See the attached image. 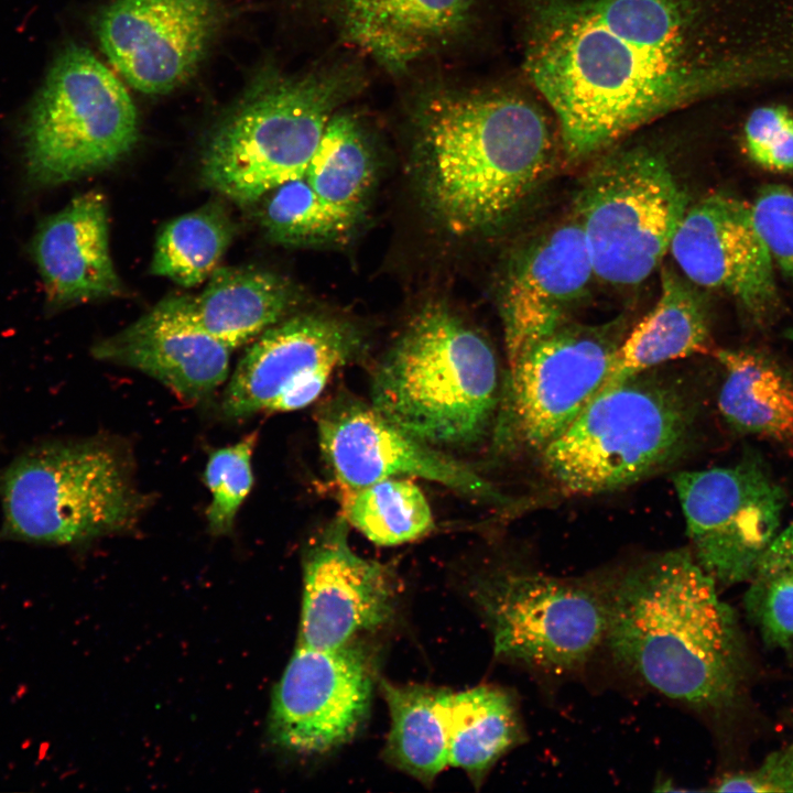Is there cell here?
Returning <instances> with one entry per match:
<instances>
[{
	"label": "cell",
	"instance_id": "836d02e7",
	"mask_svg": "<svg viewBox=\"0 0 793 793\" xmlns=\"http://www.w3.org/2000/svg\"><path fill=\"white\" fill-rule=\"evenodd\" d=\"M743 143L760 167L774 173L793 171V115L784 106L754 109L743 127Z\"/></svg>",
	"mask_w": 793,
	"mask_h": 793
},
{
	"label": "cell",
	"instance_id": "9c48e42d",
	"mask_svg": "<svg viewBox=\"0 0 793 793\" xmlns=\"http://www.w3.org/2000/svg\"><path fill=\"white\" fill-rule=\"evenodd\" d=\"M688 207L660 150L636 144L606 153L583 178L573 210L595 276L615 286L643 282L669 252Z\"/></svg>",
	"mask_w": 793,
	"mask_h": 793
},
{
	"label": "cell",
	"instance_id": "5b68a950",
	"mask_svg": "<svg viewBox=\"0 0 793 793\" xmlns=\"http://www.w3.org/2000/svg\"><path fill=\"white\" fill-rule=\"evenodd\" d=\"M363 79L352 62L301 74L264 70L214 130L202 159L204 184L248 206L302 177L329 119Z\"/></svg>",
	"mask_w": 793,
	"mask_h": 793
},
{
	"label": "cell",
	"instance_id": "8fae6325",
	"mask_svg": "<svg viewBox=\"0 0 793 793\" xmlns=\"http://www.w3.org/2000/svg\"><path fill=\"white\" fill-rule=\"evenodd\" d=\"M627 333L569 319L524 349L508 365L500 430L540 454L598 394Z\"/></svg>",
	"mask_w": 793,
	"mask_h": 793
},
{
	"label": "cell",
	"instance_id": "d6986e66",
	"mask_svg": "<svg viewBox=\"0 0 793 793\" xmlns=\"http://www.w3.org/2000/svg\"><path fill=\"white\" fill-rule=\"evenodd\" d=\"M593 278L587 241L574 215L539 232L513 256L500 300L508 365L571 319Z\"/></svg>",
	"mask_w": 793,
	"mask_h": 793
},
{
	"label": "cell",
	"instance_id": "3957f363",
	"mask_svg": "<svg viewBox=\"0 0 793 793\" xmlns=\"http://www.w3.org/2000/svg\"><path fill=\"white\" fill-rule=\"evenodd\" d=\"M413 123L428 199L456 233L500 221L551 163L548 119L515 91L431 87L419 95Z\"/></svg>",
	"mask_w": 793,
	"mask_h": 793
},
{
	"label": "cell",
	"instance_id": "cb8c5ba5",
	"mask_svg": "<svg viewBox=\"0 0 793 793\" xmlns=\"http://www.w3.org/2000/svg\"><path fill=\"white\" fill-rule=\"evenodd\" d=\"M715 355L724 369L717 404L726 423L793 456V370L751 348Z\"/></svg>",
	"mask_w": 793,
	"mask_h": 793
},
{
	"label": "cell",
	"instance_id": "603a6c76",
	"mask_svg": "<svg viewBox=\"0 0 793 793\" xmlns=\"http://www.w3.org/2000/svg\"><path fill=\"white\" fill-rule=\"evenodd\" d=\"M696 286L672 267H663L655 305L626 334L600 391L667 361L707 350L709 311Z\"/></svg>",
	"mask_w": 793,
	"mask_h": 793
},
{
	"label": "cell",
	"instance_id": "9a60e30c",
	"mask_svg": "<svg viewBox=\"0 0 793 793\" xmlns=\"http://www.w3.org/2000/svg\"><path fill=\"white\" fill-rule=\"evenodd\" d=\"M317 431L322 456L340 488L414 476L477 500L508 503L472 468L408 434L360 400L339 397L329 402L318 415Z\"/></svg>",
	"mask_w": 793,
	"mask_h": 793
},
{
	"label": "cell",
	"instance_id": "2e32d148",
	"mask_svg": "<svg viewBox=\"0 0 793 793\" xmlns=\"http://www.w3.org/2000/svg\"><path fill=\"white\" fill-rule=\"evenodd\" d=\"M219 22L215 0H115L94 28L102 52L130 86L162 95L194 75Z\"/></svg>",
	"mask_w": 793,
	"mask_h": 793
},
{
	"label": "cell",
	"instance_id": "d590c367",
	"mask_svg": "<svg viewBox=\"0 0 793 793\" xmlns=\"http://www.w3.org/2000/svg\"><path fill=\"white\" fill-rule=\"evenodd\" d=\"M717 792H793V746L768 756L754 770L721 778Z\"/></svg>",
	"mask_w": 793,
	"mask_h": 793
},
{
	"label": "cell",
	"instance_id": "52a82bcc",
	"mask_svg": "<svg viewBox=\"0 0 793 793\" xmlns=\"http://www.w3.org/2000/svg\"><path fill=\"white\" fill-rule=\"evenodd\" d=\"M2 536L67 545L130 528L144 506L122 459L96 441L46 442L0 475Z\"/></svg>",
	"mask_w": 793,
	"mask_h": 793
},
{
	"label": "cell",
	"instance_id": "4fadbf2b",
	"mask_svg": "<svg viewBox=\"0 0 793 793\" xmlns=\"http://www.w3.org/2000/svg\"><path fill=\"white\" fill-rule=\"evenodd\" d=\"M360 346V333L344 321L315 314L282 319L240 359L224 392L222 414L240 419L305 408Z\"/></svg>",
	"mask_w": 793,
	"mask_h": 793
},
{
	"label": "cell",
	"instance_id": "1f68e13d",
	"mask_svg": "<svg viewBox=\"0 0 793 793\" xmlns=\"http://www.w3.org/2000/svg\"><path fill=\"white\" fill-rule=\"evenodd\" d=\"M259 202L261 226L274 242L304 246L341 238L304 175L275 187Z\"/></svg>",
	"mask_w": 793,
	"mask_h": 793
},
{
	"label": "cell",
	"instance_id": "f1b7e54d",
	"mask_svg": "<svg viewBox=\"0 0 793 793\" xmlns=\"http://www.w3.org/2000/svg\"><path fill=\"white\" fill-rule=\"evenodd\" d=\"M235 232V224L219 204L183 214L160 230L151 273L183 287L199 285L218 268Z\"/></svg>",
	"mask_w": 793,
	"mask_h": 793
},
{
	"label": "cell",
	"instance_id": "d6a6232c",
	"mask_svg": "<svg viewBox=\"0 0 793 793\" xmlns=\"http://www.w3.org/2000/svg\"><path fill=\"white\" fill-rule=\"evenodd\" d=\"M257 433L240 442L214 450L206 464L204 480L211 493L206 517L215 535L231 531L237 512L253 485L251 458Z\"/></svg>",
	"mask_w": 793,
	"mask_h": 793
},
{
	"label": "cell",
	"instance_id": "4316f807",
	"mask_svg": "<svg viewBox=\"0 0 793 793\" xmlns=\"http://www.w3.org/2000/svg\"><path fill=\"white\" fill-rule=\"evenodd\" d=\"M391 726L387 758L422 782H431L448 762L452 692L381 682Z\"/></svg>",
	"mask_w": 793,
	"mask_h": 793
},
{
	"label": "cell",
	"instance_id": "7a4b0ae2",
	"mask_svg": "<svg viewBox=\"0 0 793 793\" xmlns=\"http://www.w3.org/2000/svg\"><path fill=\"white\" fill-rule=\"evenodd\" d=\"M606 590L605 641L619 664L694 708L731 702L741 675L735 613L689 550L649 557Z\"/></svg>",
	"mask_w": 793,
	"mask_h": 793
},
{
	"label": "cell",
	"instance_id": "7c38bea8",
	"mask_svg": "<svg viewBox=\"0 0 793 793\" xmlns=\"http://www.w3.org/2000/svg\"><path fill=\"white\" fill-rule=\"evenodd\" d=\"M700 567L721 585L747 583L780 531L786 493L749 454L728 467L672 475Z\"/></svg>",
	"mask_w": 793,
	"mask_h": 793
},
{
	"label": "cell",
	"instance_id": "7402d4cb",
	"mask_svg": "<svg viewBox=\"0 0 793 793\" xmlns=\"http://www.w3.org/2000/svg\"><path fill=\"white\" fill-rule=\"evenodd\" d=\"M52 311L122 292L109 246L108 207L97 191L43 218L29 246Z\"/></svg>",
	"mask_w": 793,
	"mask_h": 793
},
{
	"label": "cell",
	"instance_id": "4dcf8cb0",
	"mask_svg": "<svg viewBox=\"0 0 793 793\" xmlns=\"http://www.w3.org/2000/svg\"><path fill=\"white\" fill-rule=\"evenodd\" d=\"M743 602L770 648L793 645V522L780 530L760 556Z\"/></svg>",
	"mask_w": 793,
	"mask_h": 793
},
{
	"label": "cell",
	"instance_id": "484cf974",
	"mask_svg": "<svg viewBox=\"0 0 793 793\" xmlns=\"http://www.w3.org/2000/svg\"><path fill=\"white\" fill-rule=\"evenodd\" d=\"M374 172L373 151L361 121L340 108L329 119L304 176L341 238L360 219Z\"/></svg>",
	"mask_w": 793,
	"mask_h": 793
},
{
	"label": "cell",
	"instance_id": "ba28073f",
	"mask_svg": "<svg viewBox=\"0 0 793 793\" xmlns=\"http://www.w3.org/2000/svg\"><path fill=\"white\" fill-rule=\"evenodd\" d=\"M26 183L54 187L106 170L138 139L134 104L88 48L67 45L54 59L23 122Z\"/></svg>",
	"mask_w": 793,
	"mask_h": 793
},
{
	"label": "cell",
	"instance_id": "8d00e7d4",
	"mask_svg": "<svg viewBox=\"0 0 793 793\" xmlns=\"http://www.w3.org/2000/svg\"><path fill=\"white\" fill-rule=\"evenodd\" d=\"M785 336L793 340V329H790L785 333Z\"/></svg>",
	"mask_w": 793,
	"mask_h": 793
},
{
	"label": "cell",
	"instance_id": "30bf717a",
	"mask_svg": "<svg viewBox=\"0 0 793 793\" xmlns=\"http://www.w3.org/2000/svg\"><path fill=\"white\" fill-rule=\"evenodd\" d=\"M474 595L495 653L503 659L565 674L580 669L605 641L606 583L499 571L480 578Z\"/></svg>",
	"mask_w": 793,
	"mask_h": 793
},
{
	"label": "cell",
	"instance_id": "e0dca14e",
	"mask_svg": "<svg viewBox=\"0 0 793 793\" xmlns=\"http://www.w3.org/2000/svg\"><path fill=\"white\" fill-rule=\"evenodd\" d=\"M683 275L731 296L756 325L775 315L780 296L774 263L751 205L714 193L689 206L670 246Z\"/></svg>",
	"mask_w": 793,
	"mask_h": 793
},
{
	"label": "cell",
	"instance_id": "ffe728a7",
	"mask_svg": "<svg viewBox=\"0 0 793 793\" xmlns=\"http://www.w3.org/2000/svg\"><path fill=\"white\" fill-rule=\"evenodd\" d=\"M96 359L138 369L186 401L211 394L228 378L231 350L192 318L186 295H171L91 349Z\"/></svg>",
	"mask_w": 793,
	"mask_h": 793
},
{
	"label": "cell",
	"instance_id": "8992f818",
	"mask_svg": "<svg viewBox=\"0 0 793 793\" xmlns=\"http://www.w3.org/2000/svg\"><path fill=\"white\" fill-rule=\"evenodd\" d=\"M654 369L601 390L540 453L560 491L591 496L620 489L685 453L699 415L696 390Z\"/></svg>",
	"mask_w": 793,
	"mask_h": 793
},
{
	"label": "cell",
	"instance_id": "5bb4252c",
	"mask_svg": "<svg viewBox=\"0 0 793 793\" xmlns=\"http://www.w3.org/2000/svg\"><path fill=\"white\" fill-rule=\"evenodd\" d=\"M373 672L351 643L330 650L298 644L272 699L273 742L301 754H322L356 735L368 716Z\"/></svg>",
	"mask_w": 793,
	"mask_h": 793
},
{
	"label": "cell",
	"instance_id": "d4e9b609",
	"mask_svg": "<svg viewBox=\"0 0 793 793\" xmlns=\"http://www.w3.org/2000/svg\"><path fill=\"white\" fill-rule=\"evenodd\" d=\"M207 281L202 293L186 295L188 312L231 351L281 322L296 301L289 281L260 269L218 267Z\"/></svg>",
	"mask_w": 793,
	"mask_h": 793
},
{
	"label": "cell",
	"instance_id": "f546056e",
	"mask_svg": "<svg viewBox=\"0 0 793 793\" xmlns=\"http://www.w3.org/2000/svg\"><path fill=\"white\" fill-rule=\"evenodd\" d=\"M340 504L347 523L380 546L414 541L430 533L434 525L424 493L408 478L340 488Z\"/></svg>",
	"mask_w": 793,
	"mask_h": 793
},
{
	"label": "cell",
	"instance_id": "83f0119b",
	"mask_svg": "<svg viewBox=\"0 0 793 793\" xmlns=\"http://www.w3.org/2000/svg\"><path fill=\"white\" fill-rule=\"evenodd\" d=\"M448 729L449 765L463 769L476 784L506 752L524 740L513 697L490 685L452 692Z\"/></svg>",
	"mask_w": 793,
	"mask_h": 793
},
{
	"label": "cell",
	"instance_id": "e575fe53",
	"mask_svg": "<svg viewBox=\"0 0 793 793\" xmlns=\"http://www.w3.org/2000/svg\"><path fill=\"white\" fill-rule=\"evenodd\" d=\"M751 208L774 267L793 284V189L779 184L763 186Z\"/></svg>",
	"mask_w": 793,
	"mask_h": 793
},
{
	"label": "cell",
	"instance_id": "277c9868",
	"mask_svg": "<svg viewBox=\"0 0 793 793\" xmlns=\"http://www.w3.org/2000/svg\"><path fill=\"white\" fill-rule=\"evenodd\" d=\"M498 365L488 340L441 305L423 309L376 369L370 404L435 448H467L493 427Z\"/></svg>",
	"mask_w": 793,
	"mask_h": 793
},
{
	"label": "cell",
	"instance_id": "6da1fadb",
	"mask_svg": "<svg viewBox=\"0 0 793 793\" xmlns=\"http://www.w3.org/2000/svg\"><path fill=\"white\" fill-rule=\"evenodd\" d=\"M732 0H522L523 68L580 162L638 129L732 88Z\"/></svg>",
	"mask_w": 793,
	"mask_h": 793
},
{
	"label": "cell",
	"instance_id": "44dd1931",
	"mask_svg": "<svg viewBox=\"0 0 793 793\" xmlns=\"http://www.w3.org/2000/svg\"><path fill=\"white\" fill-rule=\"evenodd\" d=\"M329 9L344 41L402 74L471 35L481 0H329Z\"/></svg>",
	"mask_w": 793,
	"mask_h": 793
},
{
	"label": "cell",
	"instance_id": "ac0fdd59",
	"mask_svg": "<svg viewBox=\"0 0 793 793\" xmlns=\"http://www.w3.org/2000/svg\"><path fill=\"white\" fill-rule=\"evenodd\" d=\"M347 521L328 523L303 561L300 644L319 650L345 647L360 632L393 617L397 586L387 566L349 545Z\"/></svg>",
	"mask_w": 793,
	"mask_h": 793
}]
</instances>
